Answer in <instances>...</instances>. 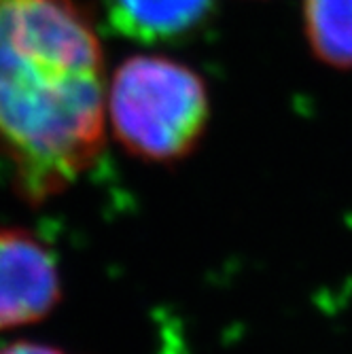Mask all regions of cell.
I'll return each instance as SVG.
<instances>
[{"label": "cell", "instance_id": "1", "mask_svg": "<svg viewBox=\"0 0 352 354\" xmlns=\"http://www.w3.org/2000/svg\"><path fill=\"white\" fill-rule=\"evenodd\" d=\"M106 89L100 39L75 0H0V155L24 202L62 196L98 162Z\"/></svg>", "mask_w": 352, "mask_h": 354}, {"label": "cell", "instance_id": "2", "mask_svg": "<svg viewBox=\"0 0 352 354\" xmlns=\"http://www.w3.org/2000/svg\"><path fill=\"white\" fill-rule=\"evenodd\" d=\"M210 117L204 79L164 55H134L113 73L106 123L134 157L170 164L194 153Z\"/></svg>", "mask_w": 352, "mask_h": 354}, {"label": "cell", "instance_id": "3", "mask_svg": "<svg viewBox=\"0 0 352 354\" xmlns=\"http://www.w3.org/2000/svg\"><path fill=\"white\" fill-rule=\"evenodd\" d=\"M59 301L55 252L26 227H0V331L41 323Z\"/></svg>", "mask_w": 352, "mask_h": 354}, {"label": "cell", "instance_id": "4", "mask_svg": "<svg viewBox=\"0 0 352 354\" xmlns=\"http://www.w3.org/2000/svg\"><path fill=\"white\" fill-rule=\"evenodd\" d=\"M121 37L145 45L178 43L210 19L214 0H102Z\"/></svg>", "mask_w": 352, "mask_h": 354}, {"label": "cell", "instance_id": "5", "mask_svg": "<svg viewBox=\"0 0 352 354\" xmlns=\"http://www.w3.org/2000/svg\"><path fill=\"white\" fill-rule=\"evenodd\" d=\"M306 37L327 66L352 68V0H304Z\"/></svg>", "mask_w": 352, "mask_h": 354}, {"label": "cell", "instance_id": "6", "mask_svg": "<svg viewBox=\"0 0 352 354\" xmlns=\"http://www.w3.org/2000/svg\"><path fill=\"white\" fill-rule=\"evenodd\" d=\"M0 354H68L62 348L49 346V344H39L30 339H17L7 346H0Z\"/></svg>", "mask_w": 352, "mask_h": 354}]
</instances>
